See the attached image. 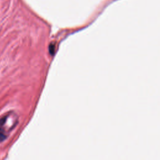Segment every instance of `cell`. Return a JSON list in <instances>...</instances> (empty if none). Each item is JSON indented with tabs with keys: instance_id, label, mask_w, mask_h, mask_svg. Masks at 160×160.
<instances>
[{
	"instance_id": "1",
	"label": "cell",
	"mask_w": 160,
	"mask_h": 160,
	"mask_svg": "<svg viewBox=\"0 0 160 160\" xmlns=\"http://www.w3.org/2000/svg\"><path fill=\"white\" fill-rule=\"evenodd\" d=\"M18 123V116L10 111L0 118V142L4 141Z\"/></svg>"
}]
</instances>
